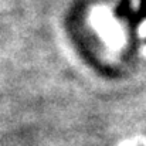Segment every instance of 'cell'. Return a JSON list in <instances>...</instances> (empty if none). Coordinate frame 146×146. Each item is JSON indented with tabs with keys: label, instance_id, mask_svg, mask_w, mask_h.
<instances>
[{
	"label": "cell",
	"instance_id": "1",
	"mask_svg": "<svg viewBox=\"0 0 146 146\" xmlns=\"http://www.w3.org/2000/svg\"><path fill=\"white\" fill-rule=\"evenodd\" d=\"M115 16L121 19H126L133 26L141 24V21L146 19V0L141 1V7L136 11L131 10V0H122L115 9Z\"/></svg>",
	"mask_w": 146,
	"mask_h": 146
}]
</instances>
